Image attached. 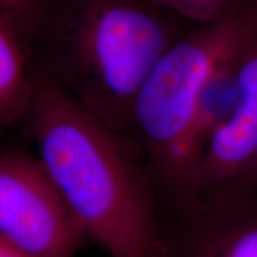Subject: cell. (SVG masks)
<instances>
[{"mask_svg":"<svg viewBox=\"0 0 257 257\" xmlns=\"http://www.w3.org/2000/svg\"><path fill=\"white\" fill-rule=\"evenodd\" d=\"M168 14L154 0H35L9 25L35 86L63 92L130 140L138 91L182 36Z\"/></svg>","mask_w":257,"mask_h":257,"instance_id":"cell-1","label":"cell"},{"mask_svg":"<svg viewBox=\"0 0 257 257\" xmlns=\"http://www.w3.org/2000/svg\"><path fill=\"white\" fill-rule=\"evenodd\" d=\"M37 157L87 238L112 257H167L140 150L59 89L35 86L24 118Z\"/></svg>","mask_w":257,"mask_h":257,"instance_id":"cell-2","label":"cell"},{"mask_svg":"<svg viewBox=\"0 0 257 257\" xmlns=\"http://www.w3.org/2000/svg\"><path fill=\"white\" fill-rule=\"evenodd\" d=\"M256 11V6L238 5L216 23L182 35L160 57L135 99L131 142L188 216L198 206L188 144L199 96Z\"/></svg>","mask_w":257,"mask_h":257,"instance_id":"cell-3","label":"cell"},{"mask_svg":"<svg viewBox=\"0 0 257 257\" xmlns=\"http://www.w3.org/2000/svg\"><path fill=\"white\" fill-rule=\"evenodd\" d=\"M0 234L28 257H76L87 236L37 156L0 153Z\"/></svg>","mask_w":257,"mask_h":257,"instance_id":"cell-4","label":"cell"},{"mask_svg":"<svg viewBox=\"0 0 257 257\" xmlns=\"http://www.w3.org/2000/svg\"><path fill=\"white\" fill-rule=\"evenodd\" d=\"M238 98L212 136L197 173L201 202L257 195V14L239 43Z\"/></svg>","mask_w":257,"mask_h":257,"instance_id":"cell-5","label":"cell"},{"mask_svg":"<svg viewBox=\"0 0 257 257\" xmlns=\"http://www.w3.org/2000/svg\"><path fill=\"white\" fill-rule=\"evenodd\" d=\"M181 248L167 257H257V195L201 202Z\"/></svg>","mask_w":257,"mask_h":257,"instance_id":"cell-6","label":"cell"},{"mask_svg":"<svg viewBox=\"0 0 257 257\" xmlns=\"http://www.w3.org/2000/svg\"><path fill=\"white\" fill-rule=\"evenodd\" d=\"M34 91L21 43L0 17V127L23 119Z\"/></svg>","mask_w":257,"mask_h":257,"instance_id":"cell-7","label":"cell"},{"mask_svg":"<svg viewBox=\"0 0 257 257\" xmlns=\"http://www.w3.org/2000/svg\"><path fill=\"white\" fill-rule=\"evenodd\" d=\"M154 2L178 17L200 25L216 23L226 17L238 6L236 0H154Z\"/></svg>","mask_w":257,"mask_h":257,"instance_id":"cell-8","label":"cell"},{"mask_svg":"<svg viewBox=\"0 0 257 257\" xmlns=\"http://www.w3.org/2000/svg\"><path fill=\"white\" fill-rule=\"evenodd\" d=\"M35 0H0V17L12 23Z\"/></svg>","mask_w":257,"mask_h":257,"instance_id":"cell-9","label":"cell"},{"mask_svg":"<svg viewBox=\"0 0 257 257\" xmlns=\"http://www.w3.org/2000/svg\"><path fill=\"white\" fill-rule=\"evenodd\" d=\"M0 257H28L17 246L0 234Z\"/></svg>","mask_w":257,"mask_h":257,"instance_id":"cell-10","label":"cell"},{"mask_svg":"<svg viewBox=\"0 0 257 257\" xmlns=\"http://www.w3.org/2000/svg\"><path fill=\"white\" fill-rule=\"evenodd\" d=\"M238 5H246V6H256L257 8V0H236Z\"/></svg>","mask_w":257,"mask_h":257,"instance_id":"cell-11","label":"cell"}]
</instances>
